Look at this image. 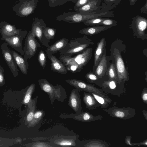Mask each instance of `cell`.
Listing matches in <instances>:
<instances>
[{
	"label": "cell",
	"mask_w": 147,
	"mask_h": 147,
	"mask_svg": "<svg viewBox=\"0 0 147 147\" xmlns=\"http://www.w3.org/2000/svg\"><path fill=\"white\" fill-rule=\"evenodd\" d=\"M114 16L113 11H108L100 13L95 12L90 13L78 12L76 11L64 12L57 16V21H63L69 23H79L83 21L96 18H106L112 17Z\"/></svg>",
	"instance_id": "1"
},
{
	"label": "cell",
	"mask_w": 147,
	"mask_h": 147,
	"mask_svg": "<svg viewBox=\"0 0 147 147\" xmlns=\"http://www.w3.org/2000/svg\"><path fill=\"white\" fill-rule=\"evenodd\" d=\"M38 84L41 90L48 95L52 104L56 99L61 102L66 100V91L60 85L57 84L54 86L46 79L43 78L38 80Z\"/></svg>",
	"instance_id": "2"
},
{
	"label": "cell",
	"mask_w": 147,
	"mask_h": 147,
	"mask_svg": "<svg viewBox=\"0 0 147 147\" xmlns=\"http://www.w3.org/2000/svg\"><path fill=\"white\" fill-rule=\"evenodd\" d=\"M94 42L86 36L78 38L69 41L66 45L59 51V54L66 56H71L85 49Z\"/></svg>",
	"instance_id": "3"
},
{
	"label": "cell",
	"mask_w": 147,
	"mask_h": 147,
	"mask_svg": "<svg viewBox=\"0 0 147 147\" xmlns=\"http://www.w3.org/2000/svg\"><path fill=\"white\" fill-rule=\"evenodd\" d=\"M91 51H92V48L89 47L73 57L60 54L59 59L66 67L68 71L73 73L80 72L84 66L82 62L83 58Z\"/></svg>",
	"instance_id": "4"
},
{
	"label": "cell",
	"mask_w": 147,
	"mask_h": 147,
	"mask_svg": "<svg viewBox=\"0 0 147 147\" xmlns=\"http://www.w3.org/2000/svg\"><path fill=\"white\" fill-rule=\"evenodd\" d=\"M38 2V0H19L12 9L18 16L27 17L34 13Z\"/></svg>",
	"instance_id": "5"
},
{
	"label": "cell",
	"mask_w": 147,
	"mask_h": 147,
	"mask_svg": "<svg viewBox=\"0 0 147 147\" xmlns=\"http://www.w3.org/2000/svg\"><path fill=\"white\" fill-rule=\"evenodd\" d=\"M115 62V66L117 75L118 81L120 84L123 81H127L129 80V74L119 51L116 48H114L113 53Z\"/></svg>",
	"instance_id": "6"
},
{
	"label": "cell",
	"mask_w": 147,
	"mask_h": 147,
	"mask_svg": "<svg viewBox=\"0 0 147 147\" xmlns=\"http://www.w3.org/2000/svg\"><path fill=\"white\" fill-rule=\"evenodd\" d=\"M129 26L134 35L143 40L147 39L146 31L147 28V19L146 18L139 15L133 17Z\"/></svg>",
	"instance_id": "7"
},
{
	"label": "cell",
	"mask_w": 147,
	"mask_h": 147,
	"mask_svg": "<svg viewBox=\"0 0 147 147\" xmlns=\"http://www.w3.org/2000/svg\"><path fill=\"white\" fill-rule=\"evenodd\" d=\"M41 45L32 34L31 30L27 33L24 44L23 51L24 52V58L26 61L34 56L37 49Z\"/></svg>",
	"instance_id": "8"
},
{
	"label": "cell",
	"mask_w": 147,
	"mask_h": 147,
	"mask_svg": "<svg viewBox=\"0 0 147 147\" xmlns=\"http://www.w3.org/2000/svg\"><path fill=\"white\" fill-rule=\"evenodd\" d=\"M46 23L42 18L35 17L32 24L31 31L32 34L36 37L42 44L47 48L50 45L49 41L45 37L43 31L46 27Z\"/></svg>",
	"instance_id": "9"
},
{
	"label": "cell",
	"mask_w": 147,
	"mask_h": 147,
	"mask_svg": "<svg viewBox=\"0 0 147 147\" xmlns=\"http://www.w3.org/2000/svg\"><path fill=\"white\" fill-rule=\"evenodd\" d=\"M65 81L69 84L74 87L79 92L84 91L89 93L94 92L100 96L107 97L106 95L100 89L83 81L74 79H67Z\"/></svg>",
	"instance_id": "10"
},
{
	"label": "cell",
	"mask_w": 147,
	"mask_h": 147,
	"mask_svg": "<svg viewBox=\"0 0 147 147\" xmlns=\"http://www.w3.org/2000/svg\"><path fill=\"white\" fill-rule=\"evenodd\" d=\"M27 33V31L24 30L20 34L11 37L1 36V39L4 41L8 45L19 53L22 55H24V52L22 46V41Z\"/></svg>",
	"instance_id": "11"
},
{
	"label": "cell",
	"mask_w": 147,
	"mask_h": 147,
	"mask_svg": "<svg viewBox=\"0 0 147 147\" xmlns=\"http://www.w3.org/2000/svg\"><path fill=\"white\" fill-rule=\"evenodd\" d=\"M8 45L6 42L3 43L1 45V49L3 57L13 76L16 78L19 75L18 70L11 50L7 46Z\"/></svg>",
	"instance_id": "12"
},
{
	"label": "cell",
	"mask_w": 147,
	"mask_h": 147,
	"mask_svg": "<svg viewBox=\"0 0 147 147\" xmlns=\"http://www.w3.org/2000/svg\"><path fill=\"white\" fill-rule=\"evenodd\" d=\"M77 137L75 136L55 137L50 140V143L55 147L74 146L76 145Z\"/></svg>",
	"instance_id": "13"
},
{
	"label": "cell",
	"mask_w": 147,
	"mask_h": 147,
	"mask_svg": "<svg viewBox=\"0 0 147 147\" xmlns=\"http://www.w3.org/2000/svg\"><path fill=\"white\" fill-rule=\"evenodd\" d=\"M68 105L77 113L80 112L82 108L81 104V95L76 89L72 90L68 102Z\"/></svg>",
	"instance_id": "14"
},
{
	"label": "cell",
	"mask_w": 147,
	"mask_h": 147,
	"mask_svg": "<svg viewBox=\"0 0 147 147\" xmlns=\"http://www.w3.org/2000/svg\"><path fill=\"white\" fill-rule=\"evenodd\" d=\"M59 117L61 119L72 118L74 119L83 122H89L96 120L97 118L101 116L94 117L88 112H80L78 113H71L70 114H61ZM97 120V119H96Z\"/></svg>",
	"instance_id": "15"
},
{
	"label": "cell",
	"mask_w": 147,
	"mask_h": 147,
	"mask_svg": "<svg viewBox=\"0 0 147 147\" xmlns=\"http://www.w3.org/2000/svg\"><path fill=\"white\" fill-rule=\"evenodd\" d=\"M24 30L17 29L15 26L5 21H1L0 23V32L1 36L11 37L20 34Z\"/></svg>",
	"instance_id": "16"
},
{
	"label": "cell",
	"mask_w": 147,
	"mask_h": 147,
	"mask_svg": "<svg viewBox=\"0 0 147 147\" xmlns=\"http://www.w3.org/2000/svg\"><path fill=\"white\" fill-rule=\"evenodd\" d=\"M49 59L51 61V71L64 74L68 71L66 67L60 60L53 55H47Z\"/></svg>",
	"instance_id": "17"
},
{
	"label": "cell",
	"mask_w": 147,
	"mask_h": 147,
	"mask_svg": "<svg viewBox=\"0 0 147 147\" xmlns=\"http://www.w3.org/2000/svg\"><path fill=\"white\" fill-rule=\"evenodd\" d=\"M106 40L103 37L97 43V47L94 53V60L92 70L94 72L100 60L102 55L105 54Z\"/></svg>",
	"instance_id": "18"
},
{
	"label": "cell",
	"mask_w": 147,
	"mask_h": 147,
	"mask_svg": "<svg viewBox=\"0 0 147 147\" xmlns=\"http://www.w3.org/2000/svg\"><path fill=\"white\" fill-rule=\"evenodd\" d=\"M102 1V0H90L87 4L79 8L76 11L85 13L93 12L100 13V5Z\"/></svg>",
	"instance_id": "19"
},
{
	"label": "cell",
	"mask_w": 147,
	"mask_h": 147,
	"mask_svg": "<svg viewBox=\"0 0 147 147\" xmlns=\"http://www.w3.org/2000/svg\"><path fill=\"white\" fill-rule=\"evenodd\" d=\"M106 54H104L96 66L94 73L99 78H101L107 72L109 59Z\"/></svg>",
	"instance_id": "20"
},
{
	"label": "cell",
	"mask_w": 147,
	"mask_h": 147,
	"mask_svg": "<svg viewBox=\"0 0 147 147\" xmlns=\"http://www.w3.org/2000/svg\"><path fill=\"white\" fill-rule=\"evenodd\" d=\"M11 52L21 71L24 74L27 75L29 66L28 62L26 61L22 55L15 51L11 50Z\"/></svg>",
	"instance_id": "21"
},
{
	"label": "cell",
	"mask_w": 147,
	"mask_h": 147,
	"mask_svg": "<svg viewBox=\"0 0 147 147\" xmlns=\"http://www.w3.org/2000/svg\"><path fill=\"white\" fill-rule=\"evenodd\" d=\"M69 40L66 38H63L58 40L53 44L47 48L46 50V55H53L63 48L68 43Z\"/></svg>",
	"instance_id": "22"
},
{
	"label": "cell",
	"mask_w": 147,
	"mask_h": 147,
	"mask_svg": "<svg viewBox=\"0 0 147 147\" xmlns=\"http://www.w3.org/2000/svg\"><path fill=\"white\" fill-rule=\"evenodd\" d=\"M111 27L107 26H93L82 29L80 31L79 33L86 35L92 36L107 30Z\"/></svg>",
	"instance_id": "23"
},
{
	"label": "cell",
	"mask_w": 147,
	"mask_h": 147,
	"mask_svg": "<svg viewBox=\"0 0 147 147\" xmlns=\"http://www.w3.org/2000/svg\"><path fill=\"white\" fill-rule=\"evenodd\" d=\"M38 98V96H37L34 99H31L28 105V110L25 119L26 124H29L33 119L35 112L36 109Z\"/></svg>",
	"instance_id": "24"
},
{
	"label": "cell",
	"mask_w": 147,
	"mask_h": 147,
	"mask_svg": "<svg viewBox=\"0 0 147 147\" xmlns=\"http://www.w3.org/2000/svg\"><path fill=\"white\" fill-rule=\"evenodd\" d=\"M83 99L86 107L89 110L94 109L100 106L93 96L89 93L84 92Z\"/></svg>",
	"instance_id": "25"
},
{
	"label": "cell",
	"mask_w": 147,
	"mask_h": 147,
	"mask_svg": "<svg viewBox=\"0 0 147 147\" xmlns=\"http://www.w3.org/2000/svg\"><path fill=\"white\" fill-rule=\"evenodd\" d=\"M122 0H103L100 5L101 12H107L117 7Z\"/></svg>",
	"instance_id": "26"
},
{
	"label": "cell",
	"mask_w": 147,
	"mask_h": 147,
	"mask_svg": "<svg viewBox=\"0 0 147 147\" xmlns=\"http://www.w3.org/2000/svg\"><path fill=\"white\" fill-rule=\"evenodd\" d=\"M45 115L42 109H36L32 121L28 124V127H33L37 125Z\"/></svg>",
	"instance_id": "27"
},
{
	"label": "cell",
	"mask_w": 147,
	"mask_h": 147,
	"mask_svg": "<svg viewBox=\"0 0 147 147\" xmlns=\"http://www.w3.org/2000/svg\"><path fill=\"white\" fill-rule=\"evenodd\" d=\"M35 87V84L34 83L31 84L27 87L23 100L24 104L28 105L31 99V96L34 91Z\"/></svg>",
	"instance_id": "28"
},
{
	"label": "cell",
	"mask_w": 147,
	"mask_h": 147,
	"mask_svg": "<svg viewBox=\"0 0 147 147\" xmlns=\"http://www.w3.org/2000/svg\"><path fill=\"white\" fill-rule=\"evenodd\" d=\"M89 93L93 96L100 106H101L102 107L106 108L108 106L109 103L110 102V100H109L107 97L100 96L94 92Z\"/></svg>",
	"instance_id": "29"
},
{
	"label": "cell",
	"mask_w": 147,
	"mask_h": 147,
	"mask_svg": "<svg viewBox=\"0 0 147 147\" xmlns=\"http://www.w3.org/2000/svg\"><path fill=\"white\" fill-rule=\"evenodd\" d=\"M109 80L117 82L118 78L115 64L111 63L107 68V71Z\"/></svg>",
	"instance_id": "30"
},
{
	"label": "cell",
	"mask_w": 147,
	"mask_h": 147,
	"mask_svg": "<svg viewBox=\"0 0 147 147\" xmlns=\"http://www.w3.org/2000/svg\"><path fill=\"white\" fill-rule=\"evenodd\" d=\"M56 32V30L53 28L46 26L43 33L45 37L49 41L54 38Z\"/></svg>",
	"instance_id": "31"
},
{
	"label": "cell",
	"mask_w": 147,
	"mask_h": 147,
	"mask_svg": "<svg viewBox=\"0 0 147 147\" xmlns=\"http://www.w3.org/2000/svg\"><path fill=\"white\" fill-rule=\"evenodd\" d=\"M105 18H96L86 20L83 22V23L86 26H97Z\"/></svg>",
	"instance_id": "32"
},
{
	"label": "cell",
	"mask_w": 147,
	"mask_h": 147,
	"mask_svg": "<svg viewBox=\"0 0 147 147\" xmlns=\"http://www.w3.org/2000/svg\"><path fill=\"white\" fill-rule=\"evenodd\" d=\"M38 60L40 65L43 69L45 68L46 65V57L45 53L43 50H41L40 51L38 55Z\"/></svg>",
	"instance_id": "33"
},
{
	"label": "cell",
	"mask_w": 147,
	"mask_h": 147,
	"mask_svg": "<svg viewBox=\"0 0 147 147\" xmlns=\"http://www.w3.org/2000/svg\"><path fill=\"white\" fill-rule=\"evenodd\" d=\"M126 110L117 109H115L113 111V115L115 117L123 119L126 117L127 113Z\"/></svg>",
	"instance_id": "34"
},
{
	"label": "cell",
	"mask_w": 147,
	"mask_h": 147,
	"mask_svg": "<svg viewBox=\"0 0 147 147\" xmlns=\"http://www.w3.org/2000/svg\"><path fill=\"white\" fill-rule=\"evenodd\" d=\"M117 22L115 20L107 18H104L102 21L100 23L99 26H114L117 25Z\"/></svg>",
	"instance_id": "35"
},
{
	"label": "cell",
	"mask_w": 147,
	"mask_h": 147,
	"mask_svg": "<svg viewBox=\"0 0 147 147\" xmlns=\"http://www.w3.org/2000/svg\"><path fill=\"white\" fill-rule=\"evenodd\" d=\"M48 1L49 6L52 7L62 5L68 1V0H48Z\"/></svg>",
	"instance_id": "36"
},
{
	"label": "cell",
	"mask_w": 147,
	"mask_h": 147,
	"mask_svg": "<svg viewBox=\"0 0 147 147\" xmlns=\"http://www.w3.org/2000/svg\"><path fill=\"white\" fill-rule=\"evenodd\" d=\"M31 147H55L50 142L46 143V142H37L32 143L30 145Z\"/></svg>",
	"instance_id": "37"
},
{
	"label": "cell",
	"mask_w": 147,
	"mask_h": 147,
	"mask_svg": "<svg viewBox=\"0 0 147 147\" xmlns=\"http://www.w3.org/2000/svg\"><path fill=\"white\" fill-rule=\"evenodd\" d=\"M90 0H78L75 3L74 9L76 11L79 8L87 4Z\"/></svg>",
	"instance_id": "38"
},
{
	"label": "cell",
	"mask_w": 147,
	"mask_h": 147,
	"mask_svg": "<svg viewBox=\"0 0 147 147\" xmlns=\"http://www.w3.org/2000/svg\"><path fill=\"white\" fill-rule=\"evenodd\" d=\"M85 78L89 82L96 80L99 78L95 74L90 72H88L86 74Z\"/></svg>",
	"instance_id": "39"
},
{
	"label": "cell",
	"mask_w": 147,
	"mask_h": 147,
	"mask_svg": "<svg viewBox=\"0 0 147 147\" xmlns=\"http://www.w3.org/2000/svg\"><path fill=\"white\" fill-rule=\"evenodd\" d=\"M4 71L3 68L1 65L0 62V86H3L5 83Z\"/></svg>",
	"instance_id": "40"
},
{
	"label": "cell",
	"mask_w": 147,
	"mask_h": 147,
	"mask_svg": "<svg viewBox=\"0 0 147 147\" xmlns=\"http://www.w3.org/2000/svg\"><path fill=\"white\" fill-rule=\"evenodd\" d=\"M145 90H144L142 94V98L143 100L146 103H147V88H145Z\"/></svg>",
	"instance_id": "41"
},
{
	"label": "cell",
	"mask_w": 147,
	"mask_h": 147,
	"mask_svg": "<svg viewBox=\"0 0 147 147\" xmlns=\"http://www.w3.org/2000/svg\"><path fill=\"white\" fill-rule=\"evenodd\" d=\"M109 80L108 81L109 86L111 89H114L116 87V82L113 80Z\"/></svg>",
	"instance_id": "42"
},
{
	"label": "cell",
	"mask_w": 147,
	"mask_h": 147,
	"mask_svg": "<svg viewBox=\"0 0 147 147\" xmlns=\"http://www.w3.org/2000/svg\"><path fill=\"white\" fill-rule=\"evenodd\" d=\"M140 12L145 14H147V0H146V3L140 9Z\"/></svg>",
	"instance_id": "43"
},
{
	"label": "cell",
	"mask_w": 147,
	"mask_h": 147,
	"mask_svg": "<svg viewBox=\"0 0 147 147\" xmlns=\"http://www.w3.org/2000/svg\"><path fill=\"white\" fill-rule=\"evenodd\" d=\"M130 5H134L137 0H129Z\"/></svg>",
	"instance_id": "44"
},
{
	"label": "cell",
	"mask_w": 147,
	"mask_h": 147,
	"mask_svg": "<svg viewBox=\"0 0 147 147\" xmlns=\"http://www.w3.org/2000/svg\"><path fill=\"white\" fill-rule=\"evenodd\" d=\"M78 0H68V1H70L74 3H76Z\"/></svg>",
	"instance_id": "45"
}]
</instances>
